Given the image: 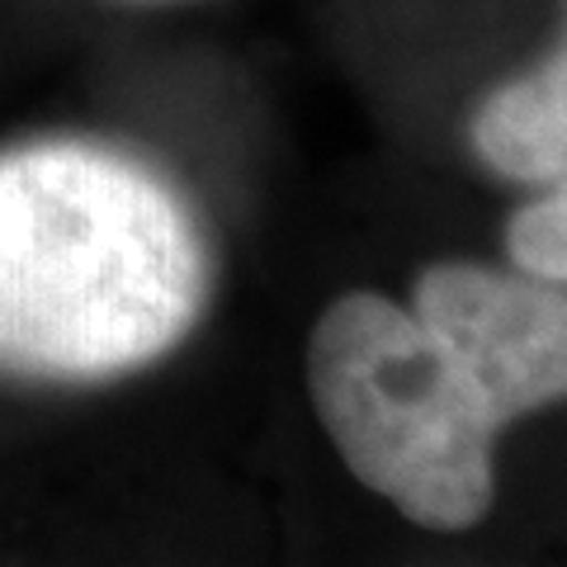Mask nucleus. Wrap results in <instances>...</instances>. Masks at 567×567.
Masks as SVG:
<instances>
[{
    "label": "nucleus",
    "mask_w": 567,
    "mask_h": 567,
    "mask_svg": "<svg viewBox=\"0 0 567 567\" xmlns=\"http://www.w3.org/2000/svg\"><path fill=\"white\" fill-rule=\"evenodd\" d=\"M563 181H567V175H563Z\"/></svg>",
    "instance_id": "423d86ee"
},
{
    "label": "nucleus",
    "mask_w": 567,
    "mask_h": 567,
    "mask_svg": "<svg viewBox=\"0 0 567 567\" xmlns=\"http://www.w3.org/2000/svg\"><path fill=\"white\" fill-rule=\"evenodd\" d=\"M477 156L511 181L567 175V48L529 76L502 85L473 114Z\"/></svg>",
    "instance_id": "20e7f679"
},
{
    "label": "nucleus",
    "mask_w": 567,
    "mask_h": 567,
    "mask_svg": "<svg viewBox=\"0 0 567 567\" xmlns=\"http://www.w3.org/2000/svg\"><path fill=\"white\" fill-rule=\"evenodd\" d=\"M412 312L468 364L502 425L567 398V293L548 279L431 265L416 279Z\"/></svg>",
    "instance_id": "7ed1b4c3"
},
{
    "label": "nucleus",
    "mask_w": 567,
    "mask_h": 567,
    "mask_svg": "<svg viewBox=\"0 0 567 567\" xmlns=\"http://www.w3.org/2000/svg\"><path fill=\"white\" fill-rule=\"evenodd\" d=\"M506 251L529 279L567 284V181L548 199L520 208L506 227Z\"/></svg>",
    "instance_id": "39448f33"
},
{
    "label": "nucleus",
    "mask_w": 567,
    "mask_h": 567,
    "mask_svg": "<svg viewBox=\"0 0 567 567\" xmlns=\"http://www.w3.org/2000/svg\"><path fill=\"white\" fill-rule=\"evenodd\" d=\"M213 256L194 204L95 137L0 152V379L110 383L199 327Z\"/></svg>",
    "instance_id": "f257e3e1"
},
{
    "label": "nucleus",
    "mask_w": 567,
    "mask_h": 567,
    "mask_svg": "<svg viewBox=\"0 0 567 567\" xmlns=\"http://www.w3.org/2000/svg\"><path fill=\"white\" fill-rule=\"evenodd\" d=\"M312 412L369 492L421 529H473L492 511V416L468 364L393 298L354 289L308 341Z\"/></svg>",
    "instance_id": "f03ea898"
}]
</instances>
